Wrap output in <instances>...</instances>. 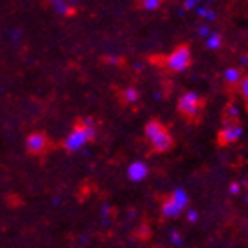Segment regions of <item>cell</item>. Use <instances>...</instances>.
<instances>
[{
  "label": "cell",
  "mask_w": 248,
  "mask_h": 248,
  "mask_svg": "<svg viewBox=\"0 0 248 248\" xmlns=\"http://www.w3.org/2000/svg\"><path fill=\"white\" fill-rule=\"evenodd\" d=\"M96 133H98V128H96V123H94L91 117H85V119H78L73 126V129L69 131L64 142H62V147L67 151V153H77L87 145L89 142H93L96 139Z\"/></svg>",
  "instance_id": "1"
},
{
  "label": "cell",
  "mask_w": 248,
  "mask_h": 248,
  "mask_svg": "<svg viewBox=\"0 0 248 248\" xmlns=\"http://www.w3.org/2000/svg\"><path fill=\"white\" fill-rule=\"evenodd\" d=\"M145 139L149 140L151 147L155 153H167L174 147V139L170 131L165 128V124H161L158 119H151L144 128Z\"/></svg>",
  "instance_id": "2"
},
{
  "label": "cell",
  "mask_w": 248,
  "mask_h": 248,
  "mask_svg": "<svg viewBox=\"0 0 248 248\" xmlns=\"http://www.w3.org/2000/svg\"><path fill=\"white\" fill-rule=\"evenodd\" d=\"M202 107H204V101L197 93L193 91H188V93L181 94L179 99H177V112L186 117L188 121H197L201 117Z\"/></svg>",
  "instance_id": "3"
},
{
  "label": "cell",
  "mask_w": 248,
  "mask_h": 248,
  "mask_svg": "<svg viewBox=\"0 0 248 248\" xmlns=\"http://www.w3.org/2000/svg\"><path fill=\"white\" fill-rule=\"evenodd\" d=\"M191 61H193V55H191L190 46L188 45H177L169 53V57L165 59V66L172 73H183L190 67Z\"/></svg>",
  "instance_id": "4"
},
{
  "label": "cell",
  "mask_w": 248,
  "mask_h": 248,
  "mask_svg": "<svg viewBox=\"0 0 248 248\" xmlns=\"http://www.w3.org/2000/svg\"><path fill=\"white\" fill-rule=\"evenodd\" d=\"M52 139L45 131H32L27 135L25 139V149L32 156H43L50 153L52 149Z\"/></svg>",
  "instance_id": "5"
},
{
  "label": "cell",
  "mask_w": 248,
  "mask_h": 248,
  "mask_svg": "<svg viewBox=\"0 0 248 248\" xmlns=\"http://www.w3.org/2000/svg\"><path fill=\"white\" fill-rule=\"evenodd\" d=\"M243 137V126L236 123H223V128L218 131V144L220 145H231L236 144Z\"/></svg>",
  "instance_id": "6"
},
{
  "label": "cell",
  "mask_w": 248,
  "mask_h": 248,
  "mask_svg": "<svg viewBox=\"0 0 248 248\" xmlns=\"http://www.w3.org/2000/svg\"><path fill=\"white\" fill-rule=\"evenodd\" d=\"M147 176H149V167L145 165L144 161H133V163L128 167L129 181L140 183V181H144Z\"/></svg>",
  "instance_id": "7"
},
{
  "label": "cell",
  "mask_w": 248,
  "mask_h": 248,
  "mask_svg": "<svg viewBox=\"0 0 248 248\" xmlns=\"http://www.w3.org/2000/svg\"><path fill=\"white\" fill-rule=\"evenodd\" d=\"M183 209L181 207H177L174 202H172V199L169 197L167 201H163V204H161V215L165 218H179L181 217Z\"/></svg>",
  "instance_id": "8"
},
{
  "label": "cell",
  "mask_w": 248,
  "mask_h": 248,
  "mask_svg": "<svg viewBox=\"0 0 248 248\" xmlns=\"http://www.w3.org/2000/svg\"><path fill=\"white\" fill-rule=\"evenodd\" d=\"M170 199L177 207H181L183 211H185L186 207H188V204H190V197H188L186 190H183V188H176V190L172 191Z\"/></svg>",
  "instance_id": "9"
},
{
  "label": "cell",
  "mask_w": 248,
  "mask_h": 248,
  "mask_svg": "<svg viewBox=\"0 0 248 248\" xmlns=\"http://www.w3.org/2000/svg\"><path fill=\"white\" fill-rule=\"evenodd\" d=\"M241 71H239L238 67H227L225 71H223V80L227 83L229 87H238L239 80H241Z\"/></svg>",
  "instance_id": "10"
},
{
  "label": "cell",
  "mask_w": 248,
  "mask_h": 248,
  "mask_svg": "<svg viewBox=\"0 0 248 248\" xmlns=\"http://www.w3.org/2000/svg\"><path fill=\"white\" fill-rule=\"evenodd\" d=\"M52 5L62 16H73L77 13V7L71 2H67V0H52Z\"/></svg>",
  "instance_id": "11"
},
{
  "label": "cell",
  "mask_w": 248,
  "mask_h": 248,
  "mask_svg": "<svg viewBox=\"0 0 248 248\" xmlns=\"http://www.w3.org/2000/svg\"><path fill=\"white\" fill-rule=\"evenodd\" d=\"M139 98H140V94L135 87H126V89H123V93H121V99H123L124 105L137 103V101H139Z\"/></svg>",
  "instance_id": "12"
},
{
  "label": "cell",
  "mask_w": 248,
  "mask_h": 248,
  "mask_svg": "<svg viewBox=\"0 0 248 248\" xmlns=\"http://www.w3.org/2000/svg\"><path fill=\"white\" fill-rule=\"evenodd\" d=\"M222 117H223V123H236V121H238V117H239L238 107H236L234 103H229L227 107L223 108Z\"/></svg>",
  "instance_id": "13"
},
{
  "label": "cell",
  "mask_w": 248,
  "mask_h": 248,
  "mask_svg": "<svg viewBox=\"0 0 248 248\" xmlns=\"http://www.w3.org/2000/svg\"><path fill=\"white\" fill-rule=\"evenodd\" d=\"M222 43H223V37L218 32H211V34L206 36V46L209 50H218V48L222 46Z\"/></svg>",
  "instance_id": "14"
},
{
  "label": "cell",
  "mask_w": 248,
  "mask_h": 248,
  "mask_svg": "<svg viewBox=\"0 0 248 248\" xmlns=\"http://www.w3.org/2000/svg\"><path fill=\"white\" fill-rule=\"evenodd\" d=\"M163 4V0H137V5L144 11H156Z\"/></svg>",
  "instance_id": "15"
},
{
  "label": "cell",
  "mask_w": 248,
  "mask_h": 248,
  "mask_svg": "<svg viewBox=\"0 0 248 248\" xmlns=\"http://www.w3.org/2000/svg\"><path fill=\"white\" fill-rule=\"evenodd\" d=\"M239 87V93H241V96H243V99L248 103V75L247 77H241V80H239L238 83Z\"/></svg>",
  "instance_id": "16"
},
{
  "label": "cell",
  "mask_w": 248,
  "mask_h": 248,
  "mask_svg": "<svg viewBox=\"0 0 248 248\" xmlns=\"http://www.w3.org/2000/svg\"><path fill=\"white\" fill-rule=\"evenodd\" d=\"M197 15L202 16V18H206V20H215V13H213V11H209L207 7H204V5L197 7Z\"/></svg>",
  "instance_id": "17"
},
{
  "label": "cell",
  "mask_w": 248,
  "mask_h": 248,
  "mask_svg": "<svg viewBox=\"0 0 248 248\" xmlns=\"http://www.w3.org/2000/svg\"><path fill=\"white\" fill-rule=\"evenodd\" d=\"M170 241H172L174 245H176V247H181V245H183L181 234L177 232V231H172V232H170Z\"/></svg>",
  "instance_id": "18"
},
{
  "label": "cell",
  "mask_w": 248,
  "mask_h": 248,
  "mask_svg": "<svg viewBox=\"0 0 248 248\" xmlns=\"http://www.w3.org/2000/svg\"><path fill=\"white\" fill-rule=\"evenodd\" d=\"M186 220L190 223H195L197 220H199V213L195 211V209H188V213H186Z\"/></svg>",
  "instance_id": "19"
},
{
  "label": "cell",
  "mask_w": 248,
  "mask_h": 248,
  "mask_svg": "<svg viewBox=\"0 0 248 248\" xmlns=\"http://www.w3.org/2000/svg\"><path fill=\"white\" fill-rule=\"evenodd\" d=\"M229 193H231V195H239V193H241V185H239V183H231Z\"/></svg>",
  "instance_id": "20"
},
{
  "label": "cell",
  "mask_w": 248,
  "mask_h": 248,
  "mask_svg": "<svg viewBox=\"0 0 248 248\" xmlns=\"http://www.w3.org/2000/svg\"><path fill=\"white\" fill-rule=\"evenodd\" d=\"M199 2H201V0H185V2H183V4H185V11L195 9Z\"/></svg>",
  "instance_id": "21"
},
{
  "label": "cell",
  "mask_w": 248,
  "mask_h": 248,
  "mask_svg": "<svg viewBox=\"0 0 248 248\" xmlns=\"http://www.w3.org/2000/svg\"><path fill=\"white\" fill-rule=\"evenodd\" d=\"M199 31H201V32H199V34H201V36H204V37H206L207 34H209V31H207V27H201Z\"/></svg>",
  "instance_id": "22"
},
{
  "label": "cell",
  "mask_w": 248,
  "mask_h": 248,
  "mask_svg": "<svg viewBox=\"0 0 248 248\" xmlns=\"http://www.w3.org/2000/svg\"><path fill=\"white\" fill-rule=\"evenodd\" d=\"M247 202H248V197H247Z\"/></svg>",
  "instance_id": "23"
}]
</instances>
